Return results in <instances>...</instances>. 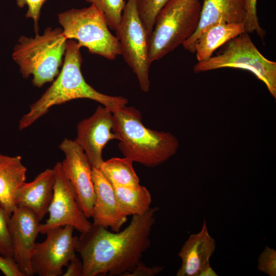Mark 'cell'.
<instances>
[{"mask_svg":"<svg viewBox=\"0 0 276 276\" xmlns=\"http://www.w3.org/2000/svg\"><path fill=\"white\" fill-rule=\"evenodd\" d=\"M116 32L121 55L136 76L141 90L148 92L150 36L139 16L136 0H128L126 3Z\"/></svg>","mask_w":276,"mask_h":276,"instance_id":"cell-8","label":"cell"},{"mask_svg":"<svg viewBox=\"0 0 276 276\" xmlns=\"http://www.w3.org/2000/svg\"><path fill=\"white\" fill-rule=\"evenodd\" d=\"M74 228L65 225L47 233L41 243H36L31 258L34 274L39 276H59L62 268L76 256L78 237L73 236Z\"/></svg>","mask_w":276,"mask_h":276,"instance_id":"cell-10","label":"cell"},{"mask_svg":"<svg viewBox=\"0 0 276 276\" xmlns=\"http://www.w3.org/2000/svg\"><path fill=\"white\" fill-rule=\"evenodd\" d=\"M91 175L95 196L91 216L93 223L119 232L127 216L118 203L112 185L100 170L92 168Z\"/></svg>","mask_w":276,"mask_h":276,"instance_id":"cell-14","label":"cell"},{"mask_svg":"<svg viewBox=\"0 0 276 276\" xmlns=\"http://www.w3.org/2000/svg\"><path fill=\"white\" fill-rule=\"evenodd\" d=\"M164 269L163 266H148L140 261L134 269L124 276H154L162 272Z\"/></svg>","mask_w":276,"mask_h":276,"instance_id":"cell-29","label":"cell"},{"mask_svg":"<svg viewBox=\"0 0 276 276\" xmlns=\"http://www.w3.org/2000/svg\"><path fill=\"white\" fill-rule=\"evenodd\" d=\"M169 1L136 0L139 16L149 36L157 14Z\"/></svg>","mask_w":276,"mask_h":276,"instance_id":"cell-23","label":"cell"},{"mask_svg":"<svg viewBox=\"0 0 276 276\" xmlns=\"http://www.w3.org/2000/svg\"><path fill=\"white\" fill-rule=\"evenodd\" d=\"M245 17V10L242 0H203L198 27L183 43V47L194 53L197 38L208 27L220 22L243 24Z\"/></svg>","mask_w":276,"mask_h":276,"instance_id":"cell-17","label":"cell"},{"mask_svg":"<svg viewBox=\"0 0 276 276\" xmlns=\"http://www.w3.org/2000/svg\"><path fill=\"white\" fill-rule=\"evenodd\" d=\"M133 163L126 157H113L104 160L99 169L112 185L135 186L140 185V179Z\"/></svg>","mask_w":276,"mask_h":276,"instance_id":"cell-21","label":"cell"},{"mask_svg":"<svg viewBox=\"0 0 276 276\" xmlns=\"http://www.w3.org/2000/svg\"><path fill=\"white\" fill-rule=\"evenodd\" d=\"M112 131L124 157L148 167L157 166L173 155L179 146L172 134L147 128L140 112L124 106L113 112Z\"/></svg>","mask_w":276,"mask_h":276,"instance_id":"cell-3","label":"cell"},{"mask_svg":"<svg viewBox=\"0 0 276 276\" xmlns=\"http://www.w3.org/2000/svg\"><path fill=\"white\" fill-rule=\"evenodd\" d=\"M10 215L0 202V255L13 258V250L9 229Z\"/></svg>","mask_w":276,"mask_h":276,"instance_id":"cell-24","label":"cell"},{"mask_svg":"<svg viewBox=\"0 0 276 276\" xmlns=\"http://www.w3.org/2000/svg\"><path fill=\"white\" fill-rule=\"evenodd\" d=\"M27 172L20 156L0 154V202L10 215L16 207L15 193L25 182Z\"/></svg>","mask_w":276,"mask_h":276,"instance_id":"cell-18","label":"cell"},{"mask_svg":"<svg viewBox=\"0 0 276 276\" xmlns=\"http://www.w3.org/2000/svg\"><path fill=\"white\" fill-rule=\"evenodd\" d=\"M244 32L243 23L220 22L210 26L200 34L194 45L198 62L208 59L218 48Z\"/></svg>","mask_w":276,"mask_h":276,"instance_id":"cell-19","label":"cell"},{"mask_svg":"<svg viewBox=\"0 0 276 276\" xmlns=\"http://www.w3.org/2000/svg\"><path fill=\"white\" fill-rule=\"evenodd\" d=\"M218 55L198 62L195 73L222 68L248 71L266 85L271 95L276 96V62L265 58L252 41L248 33H243L226 42Z\"/></svg>","mask_w":276,"mask_h":276,"instance_id":"cell-7","label":"cell"},{"mask_svg":"<svg viewBox=\"0 0 276 276\" xmlns=\"http://www.w3.org/2000/svg\"><path fill=\"white\" fill-rule=\"evenodd\" d=\"M81 47L74 40L66 42L61 71L52 85L40 98L31 105L29 111L20 119L18 128L23 130L47 114L55 105L77 99H90L103 105L112 112L128 103L121 96L107 95L96 90L85 80L81 72Z\"/></svg>","mask_w":276,"mask_h":276,"instance_id":"cell-2","label":"cell"},{"mask_svg":"<svg viewBox=\"0 0 276 276\" xmlns=\"http://www.w3.org/2000/svg\"><path fill=\"white\" fill-rule=\"evenodd\" d=\"M65 158L62 164L74 187L81 210L90 218L95 200L92 167L82 148L74 141L64 139L59 146Z\"/></svg>","mask_w":276,"mask_h":276,"instance_id":"cell-11","label":"cell"},{"mask_svg":"<svg viewBox=\"0 0 276 276\" xmlns=\"http://www.w3.org/2000/svg\"><path fill=\"white\" fill-rule=\"evenodd\" d=\"M158 208L132 216L123 231L111 232L91 224L78 237L76 252L81 257L83 276H124L132 271L150 247V235Z\"/></svg>","mask_w":276,"mask_h":276,"instance_id":"cell-1","label":"cell"},{"mask_svg":"<svg viewBox=\"0 0 276 276\" xmlns=\"http://www.w3.org/2000/svg\"><path fill=\"white\" fill-rule=\"evenodd\" d=\"M113 122V112L106 107L99 106L90 117L77 126L74 141L83 150L92 168L100 169L104 162V148L110 141L116 139L112 131Z\"/></svg>","mask_w":276,"mask_h":276,"instance_id":"cell-12","label":"cell"},{"mask_svg":"<svg viewBox=\"0 0 276 276\" xmlns=\"http://www.w3.org/2000/svg\"><path fill=\"white\" fill-rule=\"evenodd\" d=\"M0 270L6 276H24L13 258L1 255Z\"/></svg>","mask_w":276,"mask_h":276,"instance_id":"cell-28","label":"cell"},{"mask_svg":"<svg viewBox=\"0 0 276 276\" xmlns=\"http://www.w3.org/2000/svg\"><path fill=\"white\" fill-rule=\"evenodd\" d=\"M55 183L49 208V217L40 224L39 232L46 234L55 228L71 225L80 233L86 231L91 223L79 207L76 190L68 178L61 162L53 168Z\"/></svg>","mask_w":276,"mask_h":276,"instance_id":"cell-9","label":"cell"},{"mask_svg":"<svg viewBox=\"0 0 276 276\" xmlns=\"http://www.w3.org/2000/svg\"><path fill=\"white\" fill-rule=\"evenodd\" d=\"M216 248L215 239L209 234L205 219L199 232L191 234L179 252L181 265L177 276H198L208 265Z\"/></svg>","mask_w":276,"mask_h":276,"instance_id":"cell-15","label":"cell"},{"mask_svg":"<svg viewBox=\"0 0 276 276\" xmlns=\"http://www.w3.org/2000/svg\"><path fill=\"white\" fill-rule=\"evenodd\" d=\"M67 40L62 29L50 27L34 37L21 36L13 56L22 77L32 75L33 84L37 87L54 81L60 72Z\"/></svg>","mask_w":276,"mask_h":276,"instance_id":"cell-4","label":"cell"},{"mask_svg":"<svg viewBox=\"0 0 276 276\" xmlns=\"http://www.w3.org/2000/svg\"><path fill=\"white\" fill-rule=\"evenodd\" d=\"M55 183L53 169H46L31 182H25L16 191L14 201L16 207L32 211L40 221L48 213Z\"/></svg>","mask_w":276,"mask_h":276,"instance_id":"cell-16","label":"cell"},{"mask_svg":"<svg viewBox=\"0 0 276 276\" xmlns=\"http://www.w3.org/2000/svg\"><path fill=\"white\" fill-rule=\"evenodd\" d=\"M258 270L269 276L276 275V251L266 246L258 260Z\"/></svg>","mask_w":276,"mask_h":276,"instance_id":"cell-26","label":"cell"},{"mask_svg":"<svg viewBox=\"0 0 276 276\" xmlns=\"http://www.w3.org/2000/svg\"><path fill=\"white\" fill-rule=\"evenodd\" d=\"M245 10V17L243 25L246 32H256L262 39L265 35V31L259 25L257 11V0H242Z\"/></svg>","mask_w":276,"mask_h":276,"instance_id":"cell-25","label":"cell"},{"mask_svg":"<svg viewBox=\"0 0 276 276\" xmlns=\"http://www.w3.org/2000/svg\"><path fill=\"white\" fill-rule=\"evenodd\" d=\"M199 0H169L157 14L149 38V62L158 60L188 40L196 30Z\"/></svg>","mask_w":276,"mask_h":276,"instance_id":"cell-5","label":"cell"},{"mask_svg":"<svg viewBox=\"0 0 276 276\" xmlns=\"http://www.w3.org/2000/svg\"><path fill=\"white\" fill-rule=\"evenodd\" d=\"M218 274L211 267L210 264L208 265L200 272L198 276H217Z\"/></svg>","mask_w":276,"mask_h":276,"instance_id":"cell-31","label":"cell"},{"mask_svg":"<svg viewBox=\"0 0 276 276\" xmlns=\"http://www.w3.org/2000/svg\"><path fill=\"white\" fill-rule=\"evenodd\" d=\"M63 276H83L82 262L77 256L73 258L67 265Z\"/></svg>","mask_w":276,"mask_h":276,"instance_id":"cell-30","label":"cell"},{"mask_svg":"<svg viewBox=\"0 0 276 276\" xmlns=\"http://www.w3.org/2000/svg\"><path fill=\"white\" fill-rule=\"evenodd\" d=\"M112 186L118 203L127 216L143 215L151 208V195L145 186Z\"/></svg>","mask_w":276,"mask_h":276,"instance_id":"cell-20","label":"cell"},{"mask_svg":"<svg viewBox=\"0 0 276 276\" xmlns=\"http://www.w3.org/2000/svg\"><path fill=\"white\" fill-rule=\"evenodd\" d=\"M47 0H16L17 5L19 8L28 7L26 17L31 18L34 22V32L38 34L39 29L38 22L40 12L42 6Z\"/></svg>","mask_w":276,"mask_h":276,"instance_id":"cell-27","label":"cell"},{"mask_svg":"<svg viewBox=\"0 0 276 276\" xmlns=\"http://www.w3.org/2000/svg\"><path fill=\"white\" fill-rule=\"evenodd\" d=\"M40 220L31 210L16 207L9 221L13 258L24 276L34 274L31 258L39 232Z\"/></svg>","mask_w":276,"mask_h":276,"instance_id":"cell-13","label":"cell"},{"mask_svg":"<svg viewBox=\"0 0 276 276\" xmlns=\"http://www.w3.org/2000/svg\"><path fill=\"white\" fill-rule=\"evenodd\" d=\"M58 19L65 38L77 40L90 53L111 60L121 55L119 41L110 31L103 12L94 5L66 10L58 14Z\"/></svg>","mask_w":276,"mask_h":276,"instance_id":"cell-6","label":"cell"},{"mask_svg":"<svg viewBox=\"0 0 276 276\" xmlns=\"http://www.w3.org/2000/svg\"><path fill=\"white\" fill-rule=\"evenodd\" d=\"M103 13L109 29L116 31L121 19L126 3L124 0H84Z\"/></svg>","mask_w":276,"mask_h":276,"instance_id":"cell-22","label":"cell"}]
</instances>
